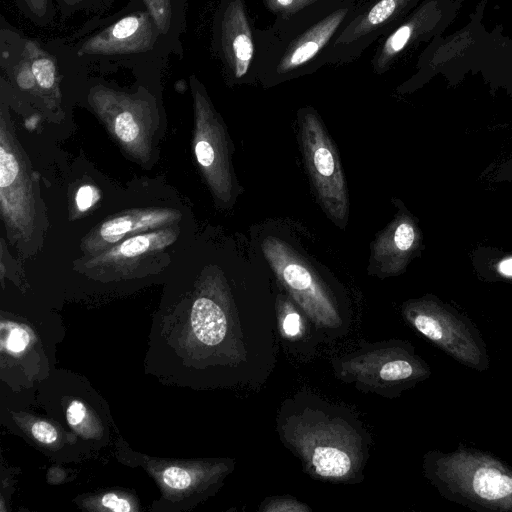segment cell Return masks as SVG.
<instances>
[{"label": "cell", "mask_w": 512, "mask_h": 512, "mask_svg": "<svg viewBox=\"0 0 512 512\" xmlns=\"http://www.w3.org/2000/svg\"><path fill=\"white\" fill-rule=\"evenodd\" d=\"M69 40L91 68L123 66L137 73L160 72L173 51L140 0L104 19H93Z\"/></svg>", "instance_id": "6da1fadb"}, {"label": "cell", "mask_w": 512, "mask_h": 512, "mask_svg": "<svg viewBox=\"0 0 512 512\" xmlns=\"http://www.w3.org/2000/svg\"><path fill=\"white\" fill-rule=\"evenodd\" d=\"M423 472L449 501L476 511L512 512V468L491 454L467 447L432 450L424 456Z\"/></svg>", "instance_id": "7a4b0ae2"}, {"label": "cell", "mask_w": 512, "mask_h": 512, "mask_svg": "<svg viewBox=\"0 0 512 512\" xmlns=\"http://www.w3.org/2000/svg\"><path fill=\"white\" fill-rule=\"evenodd\" d=\"M409 324L432 344L462 365L476 371L489 368L486 343L475 324L433 295L403 306Z\"/></svg>", "instance_id": "3957f363"}, {"label": "cell", "mask_w": 512, "mask_h": 512, "mask_svg": "<svg viewBox=\"0 0 512 512\" xmlns=\"http://www.w3.org/2000/svg\"><path fill=\"white\" fill-rule=\"evenodd\" d=\"M304 158L318 199L338 226L346 222L349 200L338 154L321 122L307 114L301 123Z\"/></svg>", "instance_id": "277c9868"}, {"label": "cell", "mask_w": 512, "mask_h": 512, "mask_svg": "<svg viewBox=\"0 0 512 512\" xmlns=\"http://www.w3.org/2000/svg\"><path fill=\"white\" fill-rule=\"evenodd\" d=\"M262 249L277 277L311 319L327 328L339 327L337 308L308 265L277 238H265Z\"/></svg>", "instance_id": "5b68a950"}, {"label": "cell", "mask_w": 512, "mask_h": 512, "mask_svg": "<svg viewBox=\"0 0 512 512\" xmlns=\"http://www.w3.org/2000/svg\"><path fill=\"white\" fill-rule=\"evenodd\" d=\"M422 244L416 220L408 213L399 214L374 244L373 259L384 272H402Z\"/></svg>", "instance_id": "8992f818"}, {"label": "cell", "mask_w": 512, "mask_h": 512, "mask_svg": "<svg viewBox=\"0 0 512 512\" xmlns=\"http://www.w3.org/2000/svg\"><path fill=\"white\" fill-rule=\"evenodd\" d=\"M173 54L183 56L182 35L186 30V0H140Z\"/></svg>", "instance_id": "52a82bcc"}, {"label": "cell", "mask_w": 512, "mask_h": 512, "mask_svg": "<svg viewBox=\"0 0 512 512\" xmlns=\"http://www.w3.org/2000/svg\"><path fill=\"white\" fill-rule=\"evenodd\" d=\"M193 332L201 343L215 346L223 342L228 321L222 308L209 298H198L191 310Z\"/></svg>", "instance_id": "ba28073f"}, {"label": "cell", "mask_w": 512, "mask_h": 512, "mask_svg": "<svg viewBox=\"0 0 512 512\" xmlns=\"http://www.w3.org/2000/svg\"><path fill=\"white\" fill-rule=\"evenodd\" d=\"M21 13L33 24L41 27L51 25L56 17L53 0H13Z\"/></svg>", "instance_id": "9c48e42d"}, {"label": "cell", "mask_w": 512, "mask_h": 512, "mask_svg": "<svg viewBox=\"0 0 512 512\" xmlns=\"http://www.w3.org/2000/svg\"><path fill=\"white\" fill-rule=\"evenodd\" d=\"M62 20L69 19L78 12L103 11L113 0H56Z\"/></svg>", "instance_id": "30bf717a"}, {"label": "cell", "mask_w": 512, "mask_h": 512, "mask_svg": "<svg viewBox=\"0 0 512 512\" xmlns=\"http://www.w3.org/2000/svg\"><path fill=\"white\" fill-rule=\"evenodd\" d=\"M232 49L236 62V76L241 77L246 73L253 54V45L249 36L245 33L236 35L232 42Z\"/></svg>", "instance_id": "8fae6325"}, {"label": "cell", "mask_w": 512, "mask_h": 512, "mask_svg": "<svg viewBox=\"0 0 512 512\" xmlns=\"http://www.w3.org/2000/svg\"><path fill=\"white\" fill-rule=\"evenodd\" d=\"M114 128L117 136L125 142L135 140L139 134V126L129 111H123L117 115Z\"/></svg>", "instance_id": "7c38bea8"}, {"label": "cell", "mask_w": 512, "mask_h": 512, "mask_svg": "<svg viewBox=\"0 0 512 512\" xmlns=\"http://www.w3.org/2000/svg\"><path fill=\"white\" fill-rule=\"evenodd\" d=\"M133 222L128 217L110 220L102 225L101 235L107 242L114 243L128 231L134 229Z\"/></svg>", "instance_id": "4fadbf2b"}, {"label": "cell", "mask_w": 512, "mask_h": 512, "mask_svg": "<svg viewBox=\"0 0 512 512\" xmlns=\"http://www.w3.org/2000/svg\"><path fill=\"white\" fill-rule=\"evenodd\" d=\"M18 174V164L15 157L6 152L3 145L0 147V187L11 185Z\"/></svg>", "instance_id": "5bb4252c"}, {"label": "cell", "mask_w": 512, "mask_h": 512, "mask_svg": "<svg viewBox=\"0 0 512 512\" xmlns=\"http://www.w3.org/2000/svg\"><path fill=\"white\" fill-rule=\"evenodd\" d=\"M162 480L168 487L181 490L189 487L192 477L185 469L170 466L163 471Z\"/></svg>", "instance_id": "9a60e30c"}, {"label": "cell", "mask_w": 512, "mask_h": 512, "mask_svg": "<svg viewBox=\"0 0 512 512\" xmlns=\"http://www.w3.org/2000/svg\"><path fill=\"white\" fill-rule=\"evenodd\" d=\"M413 32L411 25H402L388 39L386 43V51L394 54L401 51L408 43Z\"/></svg>", "instance_id": "2e32d148"}, {"label": "cell", "mask_w": 512, "mask_h": 512, "mask_svg": "<svg viewBox=\"0 0 512 512\" xmlns=\"http://www.w3.org/2000/svg\"><path fill=\"white\" fill-rule=\"evenodd\" d=\"M397 2L395 0H381L369 12L368 20L376 25L384 22L395 11Z\"/></svg>", "instance_id": "e0dca14e"}, {"label": "cell", "mask_w": 512, "mask_h": 512, "mask_svg": "<svg viewBox=\"0 0 512 512\" xmlns=\"http://www.w3.org/2000/svg\"><path fill=\"white\" fill-rule=\"evenodd\" d=\"M149 246L150 239L147 236H135L123 242L119 252L123 256L133 257L145 252Z\"/></svg>", "instance_id": "ac0fdd59"}, {"label": "cell", "mask_w": 512, "mask_h": 512, "mask_svg": "<svg viewBox=\"0 0 512 512\" xmlns=\"http://www.w3.org/2000/svg\"><path fill=\"white\" fill-rule=\"evenodd\" d=\"M31 431L38 441L45 444L55 442L58 437L56 429L45 421L35 422L31 427Z\"/></svg>", "instance_id": "d6986e66"}, {"label": "cell", "mask_w": 512, "mask_h": 512, "mask_svg": "<svg viewBox=\"0 0 512 512\" xmlns=\"http://www.w3.org/2000/svg\"><path fill=\"white\" fill-rule=\"evenodd\" d=\"M318 44L315 41H307L300 45L290 58L291 65L302 64L311 59L318 51Z\"/></svg>", "instance_id": "ffe728a7"}, {"label": "cell", "mask_w": 512, "mask_h": 512, "mask_svg": "<svg viewBox=\"0 0 512 512\" xmlns=\"http://www.w3.org/2000/svg\"><path fill=\"white\" fill-rule=\"evenodd\" d=\"M195 154L198 162L203 167H210L214 164L216 153L213 146L207 140H200L195 146Z\"/></svg>", "instance_id": "44dd1931"}, {"label": "cell", "mask_w": 512, "mask_h": 512, "mask_svg": "<svg viewBox=\"0 0 512 512\" xmlns=\"http://www.w3.org/2000/svg\"><path fill=\"white\" fill-rule=\"evenodd\" d=\"M29 342V335L26 330L17 327L14 328L7 339V348L13 352L24 350Z\"/></svg>", "instance_id": "7402d4cb"}, {"label": "cell", "mask_w": 512, "mask_h": 512, "mask_svg": "<svg viewBox=\"0 0 512 512\" xmlns=\"http://www.w3.org/2000/svg\"><path fill=\"white\" fill-rule=\"evenodd\" d=\"M98 199L97 192L91 186H82L76 195V204L80 211H85L90 208L93 203Z\"/></svg>", "instance_id": "603a6c76"}, {"label": "cell", "mask_w": 512, "mask_h": 512, "mask_svg": "<svg viewBox=\"0 0 512 512\" xmlns=\"http://www.w3.org/2000/svg\"><path fill=\"white\" fill-rule=\"evenodd\" d=\"M101 503L104 507L112 511L129 512L132 510L130 503L116 494H105Z\"/></svg>", "instance_id": "cb8c5ba5"}, {"label": "cell", "mask_w": 512, "mask_h": 512, "mask_svg": "<svg viewBox=\"0 0 512 512\" xmlns=\"http://www.w3.org/2000/svg\"><path fill=\"white\" fill-rule=\"evenodd\" d=\"M282 328L284 333L289 336H296L300 332L301 328V317L295 311H289L283 318Z\"/></svg>", "instance_id": "d4e9b609"}, {"label": "cell", "mask_w": 512, "mask_h": 512, "mask_svg": "<svg viewBox=\"0 0 512 512\" xmlns=\"http://www.w3.org/2000/svg\"><path fill=\"white\" fill-rule=\"evenodd\" d=\"M86 416V408L81 401H72L66 411V417L70 425H79Z\"/></svg>", "instance_id": "484cf974"}, {"label": "cell", "mask_w": 512, "mask_h": 512, "mask_svg": "<svg viewBox=\"0 0 512 512\" xmlns=\"http://www.w3.org/2000/svg\"><path fill=\"white\" fill-rule=\"evenodd\" d=\"M498 174V179L512 180V156L502 165Z\"/></svg>", "instance_id": "4316f807"}, {"label": "cell", "mask_w": 512, "mask_h": 512, "mask_svg": "<svg viewBox=\"0 0 512 512\" xmlns=\"http://www.w3.org/2000/svg\"><path fill=\"white\" fill-rule=\"evenodd\" d=\"M498 269L503 276L512 278V259L501 262Z\"/></svg>", "instance_id": "83f0119b"}, {"label": "cell", "mask_w": 512, "mask_h": 512, "mask_svg": "<svg viewBox=\"0 0 512 512\" xmlns=\"http://www.w3.org/2000/svg\"><path fill=\"white\" fill-rule=\"evenodd\" d=\"M281 5H289L293 0H277Z\"/></svg>", "instance_id": "f1b7e54d"}]
</instances>
